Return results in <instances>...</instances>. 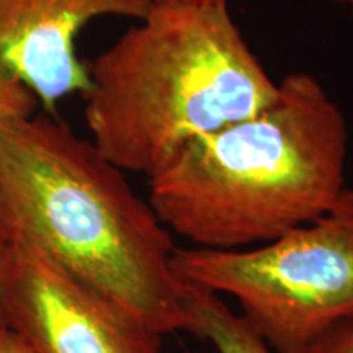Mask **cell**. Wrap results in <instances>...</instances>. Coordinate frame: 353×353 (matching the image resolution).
<instances>
[{
	"mask_svg": "<svg viewBox=\"0 0 353 353\" xmlns=\"http://www.w3.org/2000/svg\"><path fill=\"white\" fill-rule=\"evenodd\" d=\"M0 353H34L19 334L8 327H0Z\"/></svg>",
	"mask_w": 353,
	"mask_h": 353,
	"instance_id": "10",
	"label": "cell"
},
{
	"mask_svg": "<svg viewBox=\"0 0 353 353\" xmlns=\"http://www.w3.org/2000/svg\"><path fill=\"white\" fill-rule=\"evenodd\" d=\"M334 2L342 3V6H345V7L348 8V10H350L352 17H353V0H334Z\"/></svg>",
	"mask_w": 353,
	"mask_h": 353,
	"instance_id": "11",
	"label": "cell"
},
{
	"mask_svg": "<svg viewBox=\"0 0 353 353\" xmlns=\"http://www.w3.org/2000/svg\"><path fill=\"white\" fill-rule=\"evenodd\" d=\"M157 0H0V65L37 97L43 112L87 94L88 64L77 56L82 30L100 17L144 20Z\"/></svg>",
	"mask_w": 353,
	"mask_h": 353,
	"instance_id": "6",
	"label": "cell"
},
{
	"mask_svg": "<svg viewBox=\"0 0 353 353\" xmlns=\"http://www.w3.org/2000/svg\"><path fill=\"white\" fill-rule=\"evenodd\" d=\"M306 353H353V321L330 330Z\"/></svg>",
	"mask_w": 353,
	"mask_h": 353,
	"instance_id": "9",
	"label": "cell"
},
{
	"mask_svg": "<svg viewBox=\"0 0 353 353\" xmlns=\"http://www.w3.org/2000/svg\"><path fill=\"white\" fill-rule=\"evenodd\" d=\"M87 64L92 143L123 172L148 176L190 141L262 112L278 94L228 0H157Z\"/></svg>",
	"mask_w": 353,
	"mask_h": 353,
	"instance_id": "3",
	"label": "cell"
},
{
	"mask_svg": "<svg viewBox=\"0 0 353 353\" xmlns=\"http://www.w3.org/2000/svg\"><path fill=\"white\" fill-rule=\"evenodd\" d=\"M0 239L46 257L154 332H190L170 229L56 113L0 120Z\"/></svg>",
	"mask_w": 353,
	"mask_h": 353,
	"instance_id": "1",
	"label": "cell"
},
{
	"mask_svg": "<svg viewBox=\"0 0 353 353\" xmlns=\"http://www.w3.org/2000/svg\"><path fill=\"white\" fill-rule=\"evenodd\" d=\"M172 265L185 283L232 298L275 353H306L353 321V188L275 241L234 250L176 247Z\"/></svg>",
	"mask_w": 353,
	"mask_h": 353,
	"instance_id": "4",
	"label": "cell"
},
{
	"mask_svg": "<svg viewBox=\"0 0 353 353\" xmlns=\"http://www.w3.org/2000/svg\"><path fill=\"white\" fill-rule=\"evenodd\" d=\"M0 247H2V239H0ZM0 327H6V322H3L2 312H0Z\"/></svg>",
	"mask_w": 353,
	"mask_h": 353,
	"instance_id": "12",
	"label": "cell"
},
{
	"mask_svg": "<svg viewBox=\"0 0 353 353\" xmlns=\"http://www.w3.org/2000/svg\"><path fill=\"white\" fill-rule=\"evenodd\" d=\"M39 103L32 92L0 65V120L37 113Z\"/></svg>",
	"mask_w": 353,
	"mask_h": 353,
	"instance_id": "8",
	"label": "cell"
},
{
	"mask_svg": "<svg viewBox=\"0 0 353 353\" xmlns=\"http://www.w3.org/2000/svg\"><path fill=\"white\" fill-rule=\"evenodd\" d=\"M348 125L319 79L291 72L276 99L190 141L149 176V203L193 247L275 241L332 208L347 188Z\"/></svg>",
	"mask_w": 353,
	"mask_h": 353,
	"instance_id": "2",
	"label": "cell"
},
{
	"mask_svg": "<svg viewBox=\"0 0 353 353\" xmlns=\"http://www.w3.org/2000/svg\"><path fill=\"white\" fill-rule=\"evenodd\" d=\"M0 312L34 353H164L162 335L28 247H0Z\"/></svg>",
	"mask_w": 353,
	"mask_h": 353,
	"instance_id": "5",
	"label": "cell"
},
{
	"mask_svg": "<svg viewBox=\"0 0 353 353\" xmlns=\"http://www.w3.org/2000/svg\"><path fill=\"white\" fill-rule=\"evenodd\" d=\"M183 304L190 334L210 342L218 353H275L218 294L183 281Z\"/></svg>",
	"mask_w": 353,
	"mask_h": 353,
	"instance_id": "7",
	"label": "cell"
}]
</instances>
